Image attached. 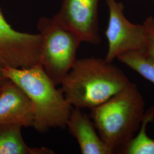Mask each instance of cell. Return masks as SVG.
I'll return each mask as SVG.
<instances>
[{
    "label": "cell",
    "instance_id": "cell-1",
    "mask_svg": "<svg viewBox=\"0 0 154 154\" xmlns=\"http://www.w3.org/2000/svg\"><path fill=\"white\" fill-rule=\"evenodd\" d=\"M120 68L96 57L77 59L61 83L69 104L90 110L102 104L130 82Z\"/></svg>",
    "mask_w": 154,
    "mask_h": 154
},
{
    "label": "cell",
    "instance_id": "cell-4",
    "mask_svg": "<svg viewBox=\"0 0 154 154\" xmlns=\"http://www.w3.org/2000/svg\"><path fill=\"white\" fill-rule=\"evenodd\" d=\"M37 29L42 39L41 65L57 86L77 60V51L82 40L54 17L40 18Z\"/></svg>",
    "mask_w": 154,
    "mask_h": 154
},
{
    "label": "cell",
    "instance_id": "cell-9",
    "mask_svg": "<svg viewBox=\"0 0 154 154\" xmlns=\"http://www.w3.org/2000/svg\"><path fill=\"white\" fill-rule=\"evenodd\" d=\"M66 127L76 139L82 154H114L99 136L90 116L81 109L72 107Z\"/></svg>",
    "mask_w": 154,
    "mask_h": 154
},
{
    "label": "cell",
    "instance_id": "cell-10",
    "mask_svg": "<svg viewBox=\"0 0 154 154\" xmlns=\"http://www.w3.org/2000/svg\"><path fill=\"white\" fill-rule=\"evenodd\" d=\"M21 125H0V154H52L46 147H31L23 140Z\"/></svg>",
    "mask_w": 154,
    "mask_h": 154
},
{
    "label": "cell",
    "instance_id": "cell-6",
    "mask_svg": "<svg viewBox=\"0 0 154 154\" xmlns=\"http://www.w3.org/2000/svg\"><path fill=\"white\" fill-rule=\"evenodd\" d=\"M42 42L39 33L14 30L0 9V67L28 68L41 64Z\"/></svg>",
    "mask_w": 154,
    "mask_h": 154
},
{
    "label": "cell",
    "instance_id": "cell-15",
    "mask_svg": "<svg viewBox=\"0 0 154 154\" xmlns=\"http://www.w3.org/2000/svg\"><path fill=\"white\" fill-rule=\"evenodd\" d=\"M1 86H0V93H1Z\"/></svg>",
    "mask_w": 154,
    "mask_h": 154
},
{
    "label": "cell",
    "instance_id": "cell-14",
    "mask_svg": "<svg viewBox=\"0 0 154 154\" xmlns=\"http://www.w3.org/2000/svg\"><path fill=\"white\" fill-rule=\"evenodd\" d=\"M8 79L6 78L4 75L3 72H2V68L0 67V86H1Z\"/></svg>",
    "mask_w": 154,
    "mask_h": 154
},
{
    "label": "cell",
    "instance_id": "cell-2",
    "mask_svg": "<svg viewBox=\"0 0 154 154\" xmlns=\"http://www.w3.org/2000/svg\"><path fill=\"white\" fill-rule=\"evenodd\" d=\"M6 78L26 94L34 108L33 127L41 134L66 127L72 107L61 88L52 81L41 64L28 68L4 67Z\"/></svg>",
    "mask_w": 154,
    "mask_h": 154
},
{
    "label": "cell",
    "instance_id": "cell-8",
    "mask_svg": "<svg viewBox=\"0 0 154 154\" xmlns=\"http://www.w3.org/2000/svg\"><path fill=\"white\" fill-rule=\"evenodd\" d=\"M34 108L21 88L8 79L1 86L0 93V125L18 123L23 127H32Z\"/></svg>",
    "mask_w": 154,
    "mask_h": 154
},
{
    "label": "cell",
    "instance_id": "cell-3",
    "mask_svg": "<svg viewBox=\"0 0 154 154\" xmlns=\"http://www.w3.org/2000/svg\"><path fill=\"white\" fill-rule=\"evenodd\" d=\"M146 103L135 83L124 88L102 104L90 110L99 136L114 153L119 154L140 128Z\"/></svg>",
    "mask_w": 154,
    "mask_h": 154
},
{
    "label": "cell",
    "instance_id": "cell-7",
    "mask_svg": "<svg viewBox=\"0 0 154 154\" xmlns=\"http://www.w3.org/2000/svg\"><path fill=\"white\" fill-rule=\"evenodd\" d=\"M100 0H63L53 17L63 26L77 34L83 42H100L98 7Z\"/></svg>",
    "mask_w": 154,
    "mask_h": 154
},
{
    "label": "cell",
    "instance_id": "cell-11",
    "mask_svg": "<svg viewBox=\"0 0 154 154\" xmlns=\"http://www.w3.org/2000/svg\"><path fill=\"white\" fill-rule=\"evenodd\" d=\"M154 121V106L146 111L138 132L119 154H154V140L146 132L148 124Z\"/></svg>",
    "mask_w": 154,
    "mask_h": 154
},
{
    "label": "cell",
    "instance_id": "cell-12",
    "mask_svg": "<svg viewBox=\"0 0 154 154\" xmlns=\"http://www.w3.org/2000/svg\"><path fill=\"white\" fill-rule=\"evenodd\" d=\"M116 59L154 84V57L147 51H128L119 55Z\"/></svg>",
    "mask_w": 154,
    "mask_h": 154
},
{
    "label": "cell",
    "instance_id": "cell-5",
    "mask_svg": "<svg viewBox=\"0 0 154 154\" xmlns=\"http://www.w3.org/2000/svg\"><path fill=\"white\" fill-rule=\"evenodd\" d=\"M109 21L105 34L108 50L104 59L112 63L119 55L132 50L147 51V38L143 24L130 22L124 14V6L116 0H106Z\"/></svg>",
    "mask_w": 154,
    "mask_h": 154
},
{
    "label": "cell",
    "instance_id": "cell-13",
    "mask_svg": "<svg viewBox=\"0 0 154 154\" xmlns=\"http://www.w3.org/2000/svg\"><path fill=\"white\" fill-rule=\"evenodd\" d=\"M146 28L147 38V52L154 57V18L147 17L143 23Z\"/></svg>",
    "mask_w": 154,
    "mask_h": 154
}]
</instances>
